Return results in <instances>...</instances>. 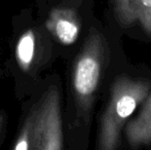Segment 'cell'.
Instances as JSON below:
<instances>
[{"mask_svg":"<svg viewBox=\"0 0 151 150\" xmlns=\"http://www.w3.org/2000/svg\"><path fill=\"white\" fill-rule=\"evenodd\" d=\"M12 26L6 68L14 79L16 98L21 103L43 82L46 71L59 55L54 40L37 19L34 9H22L12 17Z\"/></svg>","mask_w":151,"mask_h":150,"instance_id":"cell-1","label":"cell"},{"mask_svg":"<svg viewBox=\"0 0 151 150\" xmlns=\"http://www.w3.org/2000/svg\"><path fill=\"white\" fill-rule=\"evenodd\" d=\"M77 0H35V14L56 45L58 55L77 43L83 19Z\"/></svg>","mask_w":151,"mask_h":150,"instance_id":"cell-5","label":"cell"},{"mask_svg":"<svg viewBox=\"0 0 151 150\" xmlns=\"http://www.w3.org/2000/svg\"><path fill=\"white\" fill-rule=\"evenodd\" d=\"M142 103L140 112L127 122L124 128L127 143L134 148L151 144V86Z\"/></svg>","mask_w":151,"mask_h":150,"instance_id":"cell-7","label":"cell"},{"mask_svg":"<svg viewBox=\"0 0 151 150\" xmlns=\"http://www.w3.org/2000/svg\"><path fill=\"white\" fill-rule=\"evenodd\" d=\"M1 57H2V50L0 48V79H1L2 76L4 75V69L1 65Z\"/></svg>","mask_w":151,"mask_h":150,"instance_id":"cell-9","label":"cell"},{"mask_svg":"<svg viewBox=\"0 0 151 150\" xmlns=\"http://www.w3.org/2000/svg\"><path fill=\"white\" fill-rule=\"evenodd\" d=\"M109 59L104 35L95 27L88 30L74 57L70 72V99L66 110L67 133L77 134L90 126L93 108Z\"/></svg>","mask_w":151,"mask_h":150,"instance_id":"cell-3","label":"cell"},{"mask_svg":"<svg viewBox=\"0 0 151 150\" xmlns=\"http://www.w3.org/2000/svg\"><path fill=\"white\" fill-rule=\"evenodd\" d=\"M6 123H7V114L4 110L0 109V145L2 144L5 136Z\"/></svg>","mask_w":151,"mask_h":150,"instance_id":"cell-8","label":"cell"},{"mask_svg":"<svg viewBox=\"0 0 151 150\" xmlns=\"http://www.w3.org/2000/svg\"><path fill=\"white\" fill-rule=\"evenodd\" d=\"M22 115L14 150H63L65 148L62 86L57 74L45 79L21 102Z\"/></svg>","mask_w":151,"mask_h":150,"instance_id":"cell-2","label":"cell"},{"mask_svg":"<svg viewBox=\"0 0 151 150\" xmlns=\"http://www.w3.org/2000/svg\"><path fill=\"white\" fill-rule=\"evenodd\" d=\"M117 21L123 26L137 23L151 36V0H111Z\"/></svg>","mask_w":151,"mask_h":150,"instance_id":"cell-6","label":"cell"},{"mask_svg":"<svg viewBox=\"0 0 151 150\" xmlns=\"http://www.w3.org/2000/svg\"><path fill=\"white\" fill-rule=\"evenodd\" d=\"M150 86L146 80L124 75L114 80L109 100L100 119L98 149L114 150L119 147L121 131L125 122L146 98Z\"/></svg>","mask_w":151,"mask_h":150,"instance_id":"cell-4","label":"cell"}]
</instances>
